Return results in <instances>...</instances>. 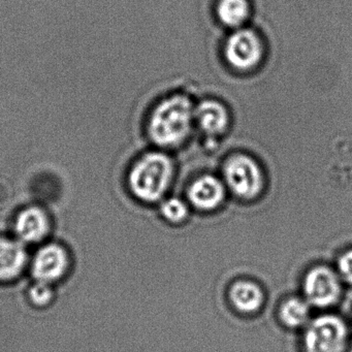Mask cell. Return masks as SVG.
<instances>
[{
	"mask_svg": "<svg viewBox=\"0 0 352 352\" xmlns=\"http://www.w3.org/2000/svg\"><path fill=\"white\" fill-rule=\"evenodd\" d=\"M195 119V110L188 98L172 96L160 102L150 117L148 133L156 145L176 147L188 137Z\"/></svg>",
	"mask_w": 352,
	"mask_h": 352,
	"instance_id": "6da1fadb",
	"label": "cell"
},
{
	"mask_svg": "<svg viewBox=\"0 0 352 352\" xmlns=\"http://www.w3.org/2000/svg\"><path fill=\"white\" fill-rule=\"evenodd\" d=\"M173 178L172 160L162 152H150L133 164L129 172V184L138 199L155 203L164 197Z\"/></svg>",
	"mask_w": 352,
	"mask_h": 352,
	"instance_id": "7a4b0ae2",
	"label": "cell"
},
{
	"mask_svg": "<svg viewBox=\"0 0 352 352\" xmlns=\"http://www.w3.org/2000/svg\"><path fill=\"white\" fill-rule=\"evenodd\" d=\"M348 331L335 315H322L307 325L302 338L304 352H346Z\"/></svg>",
	"mask_w": 352,
	"mask_h": 352,
	"instance_id": "3957f363",
	"label": "cell"
},
{
	"mask_svg": "<svg viewBox=\"0 0 352 352\" xmlns=\"http://www.w3.org/2000/svg\"><path fill=\"white\" fill-rule=\"evenodd\" d=\"M223 175L226 186L240 199H254L263 190V172L258 164L249 156L230 157L226 162Z\"/></svg>",
	"mask_w": 352,
	"mask_h": 352,
	"instance_id": "277c9868",
	"label": "cell"
},
{
	"mask_svg": "<svg viewBox=\"0 0 352 352\" xmlns=\"http://www.w3.org/2000/svg\"><path fill=\"white\" fill-rule=\"evenodd\" d=\"M305 300L317 308L336 304L341 294V283L337 274L327 267H315L307 273L302 283Z\"/></svg>",
	"mask_w": 352,
	"mask_h": 352,
	"instance_id": "5b68a950",
	"label": "cell"
},
{
	"mask_svg": "<svg viewBox=\"0 0 352 352\" xmlns=\"http://www.w3.org/2000/svg\"><path fill=\"white\" fill-rule=\"evenodd\" d=\"M226 54L232 67L247 71L261 61L263 46L258 36L252 30H240L228 38Z\"/></svg>",
	"mask_w": 352,
	"mask_h": 352,
	"instance_id": "8992f818",
	"label": "cell"
},
{
	"mask_svg": "<svg viewBox=\"0 0 352 352\" xmlns=\"http://www.w3.org/2000/svg\"><path fill=\"white\" fill-rule=\"evenodd\" d=\"M69 255L58 244L45 245L38 249L32 261V275L36 281L52 284L61 279L69 269Z\"/></svg>",
	"mask_w": 352,
	"mask_h": 352,
	"instance_id": "52a82bcc",
	"label": "cell"
},
{
	"mask_svg": "<svg viewBox=\"0 0 352 352\" xmlns=\"http://www.w3.org/2000/svg\"><path fill=\"white\" fill-rule=\"evenodd\" d=\"M50 232V220L44 210L28 207L22 210L15 220L17 240L25 244L41 242Z\"/></svg>",
	"mask_w": 352,
	"mask_h": 352,
	"instance_id": "ba28073f",
	"label": "cell"
},
{
	"mask_svg": "<svg viewBox=\"0 0 352 352\" xmlns=\"http://www.w3.org/2000/svg\"><path fill=\"white\" fill-rule=\"evenodd\" d=\"M226 197L223 183L211 175L199 177L189 187V201L195 208L210 211L221 205Z\"/></svg>",
	"mask_w": 352,
	"mask_h": 352,
	"instance_id": "9c48e42d",
	"label": "cell"
},
{
	"mask_svg": "<svg viewBox=\"0 0 352 352\" xmlns=\"http://www.w3.org/2000/svg\"><path fill=\"white\" fill-rule=\"evenodd\" d=\"M28 263L23 243L0 236V280L10 281L19 277Z\"/></svg>",
	"mask_w": 352,
	"mask_h": 352,
	"instance_id": "30bf717a",
	"label": "cell"
},
{
	"mask_svg": "<svg viewBox=\"0 0 352 352\" xmlns=\"http://www.w3.org/2000/svg\"><path fill=\"white\" fill-rule=\"evenodd\" d=\"M230 298L236 310L245 314H251L263 306L265 296L261 288L254 282L240 280L230 287Z\"/></svg>",
	"mask_w": 352,
	"mask_h": 352,
	"instance_id": "8fae6325",
	"label": "cell"
},
{
	"mask_svg": "<svg viewBox=\"0 0 352 352\" xmlns=\"http://www.w3.org/2000/svg\"><path fill=\"white\" fill-rule=\"evenodd\" d=\"M195 117L199 126L210 135L223 133L228 125L226 109L214 100H205L201 102L197 110H195Z\"/></svg>",
	"mask_w": 352,
	"mask_h": 352,
	"instance_id": "7c38bea8",
	"label": "cell"
},
{
	"mask_svg": "<svg viewBox=\"0 0 352 352\" xmlns=\"http://www.w3.org/2000/svg\"><path fill=\"white\" fill-rule=\"evenodd\" d=\"M279 316L285 327L298 329L308 322L310 305L302 298H287L280 307Z\"/></svg>",
	"mask_w": 352,
	"mask_h": 352,
	"instance_id": "4fadbf2b",
	"label": "cell"
},
{
	"mask_svg": "<svg viewBox=\"0 0 352 352\" xmlns=\"http://www.w3.org/2000/svg\"><path fill=\"white\" fill-rule=\"evenodd\" d=\"M217 12L226 25L238 28L248 18L249 6L247 0H220Z\"/></svg>",
	"mask_w": 352,
	"mask_h": 352,
	"instance_id": "5bb4252c",
	"label": "cell"
},
{
	"mask_svg": "<svg viewBox=\"0 0 352 352\" xmlns=\"http://www.w3.org/2000/svg\"><path fill=\"white\" fill-rule=\"evenodd\" d=\"M160 211L164 219L172 223H180L188 216V207L185 201L178 197H170L164 201L160 207Z\"/></svg>",
	"mask_w": 352,
	"mask_h": 352,
	"instance_id": "9a60e30c",
	"label": "cell"
},
{
	"mask_svg": "<svg viewBox=\"0 0 352 352\" xmlns=\"http://www.w3.org/2000/svg\"><path fill=\"white\" fill-rule=\"evenodd\" d=\"M53 296L54 292L51 284L45 282L36 281L30 289V298L34 306H47L53 300Z\"/></svg>",
	"mask_w": 352,
	"mask_h": 352,
	"instance_id": "2e32d148",
	"label": "cell"
},
{
	"mask_svg": "<svg viewBox=\"0 0 352 352\" xmlns=\"http://www.w3.org/2000/svg\"><path fill=\"white\" fill-rule=\"evenodd\" d=\"M340 275L348 283L352 284V250L344 253L338 261Z\"/></svg>",
	"mask_w": 352,
	"mask_h": 352,
	"instance_id": "e0dca14e",
	"label": "cell"
},
{
	"mask_svg": "<svg viewBox=\"0 0 352 352\" xmlns=\"http://www.w3.org/2000/svg\"><path fill=\"white\" fill-rule=\"evenodd\" d=\"M346 352H352V345L350 346L349 348H347V351H346Z\"/></svg>",
	"mask_w": 352,
	"mask_h": 352,
	"instance_id": "ac0fdd59",
	"label": "cell"
}]
</instances>
